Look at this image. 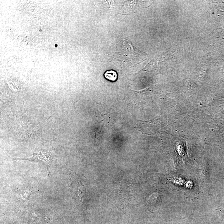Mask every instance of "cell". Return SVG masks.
Segmentation results:
<instances>
[{
	"instance_id": "1",
	"label": "cell",
	"mask_w": 224,
	"mask_h": 224,
	"mask_svg": "<svg viewBox=\"0 0 224 224\" xmlns=\"http://www.w3.org/2000/svg\"><path fill=\"white\" fill-rule=\"evenodd\" d=\"M51 152L52 150L36 149L34 152L33 156L31 158H12L13 160H27L33 162L42 163L46 166L48 171L49 176H50L49 167L51 166Z\"/></svg>"
},
{
	"instance_id": "2",
	"label": "cell",
	"mask_w": 224,
	"mask_h": 224,
	"mask_svg": "<svg viewBox=\"0 0 224 224\" xmlns=\"http://www.w3.org/2000/svg\"><path fill=\"white\" fill-rule=\"evenodd\" d=\"M104 77L108 80L112 82H115L117 79L118 74L116 71L114 70H110L105 72Z\"/></svg>"
},
{
	"instance_id": "3",
	"label": "cell",
	"mask_w": 224,
	"mask_h": 224,
	"mask_svg": "<svg viewBox=\"0 0 224 224\" xmlns=\"http://www.w3.org/2000/svg\"><path fill=\"white\" fill-rule=\"evenodd\" d=\"M17 195L19 198L23 200H27L31 194V191L29 190H18Z\"/></svg>"
}]
</instances>
